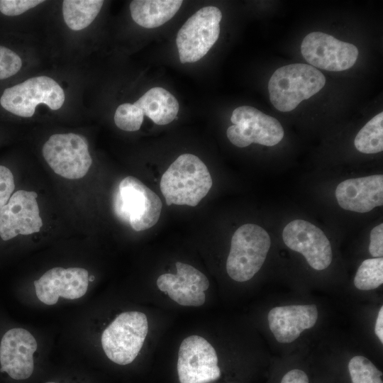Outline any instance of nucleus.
<instances>
[{
  "instance_id": "39448f33",
  "label": "nucleus",
  "mask_w": 383,
  "mask_h": 383,
  "mask_svg": "<svg viewBox=\"0 0 383 383\" xmlns=\"http://www.w3.org/2000/svg\"><path fill=\"white\" fill-rule=\"evenodd\" d=\"M148 332V323L145 313L125 311L104 329L101 337V346L113 362L126 365L138 355Z\"/></svg>"
},
{
  "instance_id": "f257e3e1",
  "label": "nucleus",
  "mask_w": 383,
  "mask_h": 383,
  "mask_svg": "<svg viewBox=\"0 0 383 383\" xmlns=\"http://www.w3.org/2000/svg\"><path fill=\"white\" fill-rule=\"evenodd\" d=\"M206 165L192 154L179 155L163 173L160 190L167 205L196 206L212 187Z\"/></svg>"
},
{
  "instance_id": "9b49d317",
  "label": "nucleus",
  "mask_w": 383,
  "mask_h": 383,
  "mask_svg": "<svg viewBox=\"0 0 383 383\" xmlns=\"http://www.w3.org/2000/svg\"><path fill=\"white\" fill-rule=\"evenodd\" d=\"M301 52L310 65L332 72L350 69L358 57V50L354 45L318 31L304 37Z\"/></svg>"
},
{
  "instance_id": "ddd939ff",
  "label": "nucleus",
  "mask_w": 383,
  "mask_h": 383,
  "mask_svg": "<svg viewBox=\"0 0 383 383\" xmlns=\"http://www.w3.org/2000/svg\"><path fill=\"white\" fill-rule=\"evenodd\" d=\"M282 238L289 249L302 254L313 269L323 270L331 263V243L315 225L301 219L294 220L284 227Z\"/></svg>"
},
{
  "instance_id": "aec40b11",
  "label": "nucleus",
  "mask_w": 383,
  "mask_h": 383,
  "mask_svg": "<svg viewBox=\"0 0 383 383\" xmlns=\"http://www.w3.org/2000/svg\"><path fill=\"white\" fill-rule=\"evenodd\" d=\"M144 116L157 125H166L176 118L179 106L177 99L162 87H153L146 91L134 104Z\"/></svg>"
},
{
  "instance_id": "6e6552de",
  "label": "nucleus",
  "mask_w": 383,
  "mask_h": 383,
  "mask_svg": "<svg viewBox=\"0 0 383 383\" xmlns=\"http://www.w3.org/2000/svg\"><path fill=\"white\" fill-rule=\"evenodd\" d=\"M42 152L51 169L69 179L84 177L92 163L87 139L73 133L52 135Z\"/></svg>"
},
{
  "instance_id": "c756f323",
  "label": "nucleus",
  "mask_w": 383,
  "mask_h": 383,
  "mask_svg": "<svg viewBox=\"0 0 383 383\" xmlns=\"http://www.w3.org/2000/svg\"><path fill=\"white\" fill-rule=\"evenodd\" d=\"M280 383H309V378L304 371L294 369L283 376Z\"/></svg>"
},
{
  "instance_id": "20e7f679",
  "label": "nucleus",
  "mask_w": 383,
  "mask_h": 383,
  "mask_svg": "<svg viewBox=\"0 0 383 383\" xmlns=\"http://www.w3.org/2000/svg\"><path fill=\"white\" fill-rule=\"evenodd\" d=\"M271 245L267 232L258 225L240 226L231 238L226 260L229 277L239 282L250 279L260 270Z\"/></svg>"
},
{
  "instance_id": "9d476101",
  "label": "nucleus",
  "mask_w": 383,
  "mask_h": 383,
  "mask_svg": "<svg viewBox=\"0 0 383 383\" xmlns=\"http://www.w3.org/2000/svg\"><path fill=\"white\" fill-rule=\"evenodd\" d=\"M177 373L180 383H208L218 379L221 370L215 349L199 335L186 338L179 349Z\"/></svg>"
},
{
  "instance_id": "f03ea898",
  "label": "nucleus",
  "mask_w": 383,
  "mask_h": 383,
  "mask_svg": "<svg viewBox=\"0 0 383 383\" xmlns=\"http://www.w3.org/2000/svg\"><path fill=\"white\" fill-rule=\"evenodd\" d=\"M325 84L323 73L310 65H285L278 68L270 79V99L278 111H291L302 101L317 94Z\"/></svg>"
},
{
  "instance_id": "7c9ffc66",
  "label": "nucleus",
  "mask_w": 383,
  "mask_h": 383,
  "mask_svg": "<svg viewBox=\"0 0 383 383\" xmlns=\"http://www.w3.org/2000/svg\"><path fill=\"white\" fill-rule=\"evenodd\" d=\"M374 332L379 340L383 343V306H382L378 312L376 319Z\"/></svg>"
},
{
  "instance_id": "4468645a",
  "label": "nucleus",
  "mask_w": 383,
  "mask_h": 383,
  "mask_svg": "<svg viewBox=\"0 0 383 383\" xmlns=\"http://www.w3.org/2000/svg\"><path fill=\"white\" fill-rule=\"evenodd\" d=\"M35 192L18 190L0 211V238L9 241L18 235L39 232L43 226Z\"/></svg>"
},
{
  "instance_id": "cd10ccee",
  "label": "nucleus",
  "mask_w": 383,
  "mask_h": 383,
  "mask_svg": "<svg viewBox=\"0 0 383 383\" xmlns=\"http://www.w3.org/2000/svg\"><path fill=\"white\" fill-rule=\"evenodd\" d=\"M15 189L14 177L9 168L0 165V211L7 204Z\"/></svg>"
},
{
  "instance_id": "412c9836",
  "label": "nucleus",
  "mask_w": 383,
  "mask_h": 383,
  "mask_svg": "<svg viewBox=\"0 0 383 383\" xmlns=\"http://www.w3.org/2000/svg\"><path fill=\"white\" fill-rule=\"evenodd\" d=\"M104 1L65 0L62 14L65 23L72 30H80L89 26L99 14Z\"/></svg>"
},
{
  "instance_id": "c85d7f7f",
  "label": "nucleus",
  "mask_w": 383,
  "mask_h": 383,
  "mask_svg": "<svg viewBox=\"0 0 383 383\" xmlns=\"http://www.w3.org/2000/svg\"><path fill=\"white\" fill-rule=\"evenodd\" d=\"M369 252L373 257L383 255V224L377 225L370 232Z\"/></svg>"
},
{
  "instance_id": "bb28decb",
  "label": "nucleus",
  "mask_w": 383,
  "mask_h": 383,
  "mask_svg": "<svg viewBox=\"0 0 383 383\" xmlns=\"http://www.w3.org/2000/svg\"><path fill=\"white\" fill-rule=\"evenodd\" d=\"M42 0H0V12L6 16H18L43 3Z\"/></svg>"
},
{
  "instance_id": "423d86ee",
  "label": "nucleus",
  "mask_w": 383,
  "mask_h": 383,
  "mask_svg": "<svg viewBox=\"0 0 383 383\" xmlns=\"http://www.w3.org/2000/svg\"><path fill=\"white\" fill-rule=\"evenodd\" d=\"M65 99L64 90L56 81L47 76H38L6 89L0 104L6 111L28 118L33 116L38 104H44L51 110H57Z\"/></svg>"
},
{
  "instance_id": "f8f14e48",
  "label": "nucleus",
  "mask_w": 383,
  "mask_h": 383,
  "mask_svg": "<svg viewBox=\"0 0 383 383\" xmlns=\"http://www.w3.org/2000/svg\"><path fill=\"white\" fill-rule=\"evenodd\" d=\"M38 344L25 328H9L0 337V374L9 379H28L34 370L33 354Z\"/></svg>"
},
{
  "instance_id": "7ed1b4c3",
  "label": "nucleus",
  "mask_w": 383,
  "mask_h": 383,
  "mask_svg": "<svg viewBox=\"0 0 383 383\" xmlns=\"http://www.w3.org/2000/svg\"><path fill=\"white\" fill-rule=\"evenodd\" d=\"M162 208L160 197L132 176L121 181L113 196L116 215L121 221L128 223L136 231L155 226L159 220Z\"/></svg>"
},
{
  "instance_id": "f3484780",
  "label": "nucleus",
  "mask_w": 383,
  "mask_h": 383,
  "mask_svg": "<svg viewBox=\"0 0 383 383\" xmlns=\"http://www.w3.org/2000/svg\"><path fill=\"white\" fill-rule=\"evenodd\" d=\"M335 197L343 209L366 213L383 204V175L348 179L335 189Z\"/></svg>"
},
{
  "instance_id": "2eb2a0df",
  "label": "nucleus",
  "mask_w": 383,
  "mask_h": 383,
  "mask_svg": "<svg viewBox=\"0 0 383 383\" xmlns=\"http://www.w3.org/2000/svg\"><path fill=\"white\" fill-rule=\"evenodd\" d=\"M89 272L81 267H53L34 281L38 299L46 305H54L63 297L77 299L83 296L88 289Z\"/></svg>"
},
{
  "instance_id": "4be33fe9",
  "label": "nucleus",
  "mask_w": 383,
  "mask_h": 383,
  "mask_svg": "<svg viewBox=\"0 0 383 383\" xmlns=\"http://www.w3.org/2000/svg\"><path fill=\"white\" fill-rule=\"evenodd\" d=\"M356 149L362 153L374 154L383 150V112L370 120L357 133L354 140Z\"/></svg>"
},
{
  "instance_id": "a211bd4d",
  "label": "nucleus",
  "mask_w": 383,
  "mask_h": 383,
  "mask_svg": "<svg viewBox=\"0 0 383 383\" xmlns=\"http://www.w3.org/2000/svg\"><path fill=\"white\" fill-rule=\"evenodd\" d=\"M318 319L315 304L276 306L268 313L269 327L275 339L289 343L306 329L312 328Z\"/></svg>"
},
{
  "instance_id": "2f4dec72",
  "label": "nucleus",
  "mask_w": 383,
  "mask_h": 383,
  "mask_svg": "<svg viewBox=\"0 0 383 383\" xmlns=\"http://www.w3.org/2000/svg\"><path fill=\"white\" fill-rule=\"evenodd\" d=\"M45 383H55V382H45Z\"/></svg>"
},
{
  "instance_id": "dca6fc26",
  "label": "nucleus",
  "mask_w": 383,
  "mask_h": 383,
  "mask_svg": "<svg viewBox=\"0 0 383 383\" xmlns=\"http://www.w3.org/2000/svg\"><path fill=\"white\" fill-rule=\"evenodd\" d=\"M177 274L166 273L157 279L159 289L182 306H199L205 302L208 278L193 266L177 262Z\"/></svg>"
},
{
  "instance_id": "0eeeda50",
  "label": "nucleus",
  "mask_w": 383,
  "mask_h": 383,
  "mask_svg": "<svg viewBox=\"0 0 383 383\" xmlns=\"http://www.w3.org/2000/svg\"><path fill=\"white\" fill-rule=\"evenodd\" d=\"M222 14L215 6H206L193 14L177 33L176 44L182 63L201 59L218 40Z\"/></svg>"
},
{
  "instance_id": "393cba45",
  "label": "nucleus",
  "mask_w": 383,
  "mask_h": 383,
  "mask_svg": "<svg viewBox=\"0 0 383 383\" xmlns=\"http://www.w3.org/2000/svg\"><path fill=\"white\" fill-rule=\"evenodd\" d=\"M144 114L133 104L119 105L114 114V122L118 128L125 131H136L140 128Z\"/></svg>"
},
{
  "instance_id": "b1692460",
  "label": "nucleus",
  "mask_w": 383,
  "mask_h": 383,
  "mask_svg": "<svg viewBox=\"0 0 383 383\" xmlns=\"http://www.w3.org/2000/svg\"><path fill=\"white\" fill-rule=\"evenodd\" d=\"M348 367L352 383H383L382 372L365 357H353Z\"/></svg>"
},
{
  "instance_id": "6ab92c4d",
  "label": "nucleus",
  "mask_w": 383,
  "mask_h": 383,
  "mask_svg": "<svg viewBox=\"0 0 383 383\" xmlns=\"http://www.w3.org/2000/svg\"><path fill=\"white\" fill-rule=\"evenodd\" d=\"M182 2L180 0H134L130 4L131 15L139 26L153 28L170 20Z\"/></svg>"
},
{
  "instance_id": "5701e85b",
  "label": "nucleus",
  "mask_w": 383,
  "mask_h": 383,
  "mask_svg": "<svg viewBox=\"0 0 383 383\" xmlns=\"http://www.w3.org/2000/svg\"><path fill=\"white\" fill-rule=\"evenodd\" d=\"M383 283V258L374 257L364 260L355 274L354 284L360 290H371Z\"/></svg>"
},
{
  "instance_id": "1a4fd4ad",
  "label": "nucleus",
  "mask_w": 383,
  "mask_h": 383,
  "mask_svg": "<svg viewBox=\"0 0 383 383\" xmlns=\"http://www.w3.org/2000/svg\"><path fill=\"white\" fill-rule=\"evenodd\" d=\"M233 125L226 131L228 140L234 145L245 148L251 143L266 146L278 144L284 137L280 123L250 106H241L232 113Z\"/></svg>"
},
{
  "instance_id": "a878e982",
  "label": "nucleus",
  "mask_w": 383,
  "mask_h": 383,
  "mask_svg": "<svg viewBox=\"0 0 383 383\" xmlns=\"http://www.w3.org/2000/svg\"><path fill=\"white\" fill-rule=\"evenodd\" d=\"M21 66V58L15 52L0 45V80L13 76Z\"/></svg>"
}]
</instances>
